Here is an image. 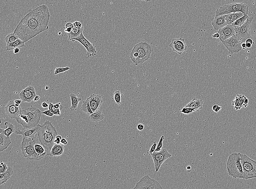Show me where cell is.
<instances>
[{"label": "cell", "instance_id": "1", "mask_svg": "<svg viewBox=\"0 0 256 189\" xmlns=\"http://www.w3.org/2000/svg\"><path fill=\"white\" fill-rule=\"evenodd\" d=\"M50 18V12L47 5H40L22 19L14 33L26 42L48 29Z\"/></svg>", "mask_w": 256, "mask_h": 189}, {"label": "cell", "instance_id": "2", "mask_svg": "<svg viewBox=\"0 0 256 189\" xmlns=\"http://www.w3.org/2000/svg\"><path fill=\"white\" fill-rule=\"evenodd\" d=\"M42 114L38 108L29 107L25 110H21L16 119L18 124L23 126V129L30 128L39 124Z\"/></svg>", "mask_w": 256, "mask_h": 189}, {"label": "cell", "instance_id": "3", "mask_svg": "<svg viewBox=\"0 0 256 189\" xmlns=\"http://www.w3.org/2000/svg\"><path fill=\"white\" fill-rule=\"evenodd\" d=\"M38 139L41 145L48 150H51L54 145V140L58 132L51 122L46 121L38 132Z\"/></svg>", "mask_w": 256, "mask_h": 189}, {"label": "cell", "instance_id": "4", "mask_svg": "<svg viewBox=\"0 0 256 189\" xmlns=\"http://www.w3.org/2000/svg\"><path fill=\"white\" fill-rule=\"evenodd\" d=\"M153 51L150 45L142 42L134 46L131 53L130 58L136 65L142 64L149 60Z\"/></svg>", "mask_w": 256, "mask_h": 189}, {"label": "cell", "instance_id": "5", "mask_svg": "<svg viewBox=\"0 0 256 189\" xmlns=\"http://www.w3.org/2000/svg\"><path fill=\"white\" fill-rule=\"evenodd\" d=\"M240 153L234 152L229 155L227 162V171L230 176L234 178L242 179V167Z\"/></svg>", "mask_w": 256, "mask_h": 189}, {"label": "cell", "instance_id": "6", "mask_svg": "<svg viewBox=\"0 0 256 189\" xmlns=\"http://www.w3.org/2000/svg\"><path fill=\"white\" fill-rule=\"evenodd\" d=\"M35 138H23L20 147L23 156L30 160H40L42 159L46 153L39 155L35 151L34 145L36 143Z\"/></svg>", "mask_w": 256, "mask_h": 189}, {"label": "cell", "instance_id": "7", "mask_svg": "<svg viewBox=\"0 0 256 189\" xmlns=\"http://www.w3.org/2000/svg\"><path fill=\"white\" fill-rule=\"evenodd\" d=\"M243 173L242 179L248 180L256 178V161L245 154L240 153Z\"/></svg>", "mask_w": 256, "mask_h": 189}, {"label": "cell", "instance_id": "8", "mask_svg": "<svg viewBox=\"0 0 256 189\" xmlns=\"http://www.w3.org/2000/svg\"><path fill=\"white\" fill-rule=\"evenodd\" d=\"M249 6L244 3H234L225 5L216 10L215 17L223 15H227L231 13L241 12L248 14Z\"/></svg>", "mask_w": 256, "mask_h": 189}, {"label": "cell", "instance_id": "9", "mask_svg": "<svg viewBox=\"0 0 256 189\" xmlns=\"http://www.w3.org/2000/svg\"><path fill=\"white\" fill-rule=\"evenodd\" d=\"M253 16L248 17L247 21L240 27L235 28V35L238 37L242 42L245 43L247 39H253L250 33L251 24L253 20Z\"/></svg>", "mask_w": 256, "mask_h": 189}, {"label": "cell", "instance_id": "10", "mask_svg": "<svg viewBox=\"0 0 256 189\" xmlns=\"http://www.w3.org/2000/svg\"><path fill=\"white\" fill-rule=\"evenodd\" d=\"M151 156L154 161L156 172H157L160 170L162 164L167 159L172 157V155L165 149H162L158 152L154 151Z\"/></svg>", "mask_w": 256, "mask_h": 189}, {"label": "cell", "instance_id": "11", "mask_svg": "<svg viewBox=\"0 0 256 189\" xmlns=\"http://www.w3.org/2000/svg\"><path fill=\"white\" fill-rule=\"evenodd\" d=\"M134 189H162L161 185L157 181L153 179L148 175H146L136 183Z\"/></svg>", "mask_w": 256, "mask_h": 189}, {"label": "cell", "instance_id": "12", "mask_svg": "<svg viewBox=\"0 0 256 189\" xmlns=\"http://www.w3.org/2000/svg\"><path fill=\"white\" fill-rule=\"evenodd\" d=\"M230 53L233 54L240 52L242 48V43L235 34L222 42Z\"/></svg>", "mask_w": 256, "mask_h": 189}, {"label": "cell", "instance_id": "13", "mask_svg": "<svg viewBox=\"0 0 256 189\" xmlns=\"http://www.w3.org/2000/svg\"><path fill=\"white\" fill-rule=\"evenodd\" d=\"M70 40L72 42L77 41L85 47L87 51L86 55L88 57H90L96 55L97 51L96 50V46L94 44L89 42L84 36L83 32L81 33L79 36L77 38L70 39Z\"/></svg>", "mask_w": 256, "mask_h": 189}, {"label": "cell", "instance_id": "14", "mask_svg": "<svg viewBox=\"0 0 256 189\" xmlns=\"http://www.w3.org/2000/svg\"><path fill=\"white\" fill-rule=\"evenodd\" d=\"M169 47L172 49L173 51L176 52L180 55H182L183 52L188 49L184 39L182 38L173 39Z\"/></svg>", "mask_w": 256, "mask_h": 189}, {"label": "cell", "instance_id": "15", "mask_svg": "<svg viewBox=\"0 0 256 189\" xmlns=\"http://www.w3.org/2000/svg\"><path fill=\"white\" fill-rule=\"evenodd\" d=\"M21 110V106H16L14 100L10 101L5 107V114L9 117L12 119H16Z\"/></svg>", "mask_w": 256, "mask_h": 189}, {"label": "cell", "instance_id": "16", "mask_svg": "<svg viewBox=\"0 0 256 189\" xmlns=\"http://www.w3.org/2000/svg\"><path fill=\"white\" fill-rule=\"evenodd\" d=\"M34 87L32 86L28 87L22 90L19 94V99L24 102H31L36 96Z\"/></svg>", "mask_w": 256, "mask_h": 189}, {"label": "cell", "instance_id": "17", "mask_svg": "<svg viewBox=\"0 0 256 189\" xmlns=\"http://www.w3.org/2000/svg\"><path fill=\"white\" fill-rule=\"evenodd\" d=\"M218 33L220 35V40L223 42L235 35V28L232 25H227L219 30Z\"/></svg>", "mask_w": 256, "mask_h": 189}, {"label": "cell", "instance_id": "18", "mask_svg": "<svg viewBox=\"0 0 256 189\" xmlns=\"http://www.w3.org/2000/svg\"><path fill=\"white\" fill-rule=\"evenodd\" d=\"M87 99L89 100V105L93 113L98 111L100 109L103 102L102 97L100 95L94 93L91 94L90 96Z\"/></svg>", "mask_w": 256, "mask_h": 189}, {"label": "cell", "instance_id": "19", "mask_svg": "<svg viewBox=\"0 0 256 189\" xmlns=\"http://www.w3.org/2000/svg\"><path fill=\"white\" fill-rule=\"evenodd\" d=\"M248 103V99L244 95H238L234 100L232 101V104L235 109L238 110L243 107H247Z\"/></svg>", "mask_w": 256, "mask_h": 189}, {"label": "cell", "instance_id": "20", "mask_svg": "<svg viewBox=\"0 0 256 189\" xmlns=\"http://www.w3.org/2000/svg\"><path fill=\"white\" fill-rule=\"evenodd\" d=\"M42 125L39 124L37 126L33 128L28 129H23V130H20L18 128L16 130L15 133L17 134L21 135L23 138H34L35 135L38 132L39 129Z\"/></svg>", "mask_w": 256, "mask_h": 189}, {"label": "cell", "instance_id": "21", "mask_svg": "<svg viewBox=\"0 0 256 189\" xmlns=\"http://www.w3.org/2000/svg\"><path fill=\"white\" fill-rule=\"evenodd\" d=\"M226 15L216 17L212 20V25L216 30H219L227 25L226 20Z\"/></svg>", "mask_w": 256, "mask_h": 189}, {"label": "cell", "instance_id": "22", "mask_svg": "<svg viewBox=\"0 0 256 189\" xmlns=\"http://www.w3.org/2000/svg\"><path fill=\"white\" fill-rule=\"evenodd\" d=\"M12 143L10 137H8L0 130V152L6 149Z\"/></svg>", "mask_w": 256, "mask_h": 189}, {"label": "cell", "instance_id": "23", "mask_svg": "<svg viewBox=\"0 0 256 189\" xmlns=\"http://www.w3.org/2000/svg\"><path fill=\"white\" fill-rule=\"evenodd\" d=\"M65 147L60 144H56L54 145L50 152L47 155L51 157H56L61 156L64 153Z\"/></svg>", "mask_w": 256, "mask_h": 189}, {"label": "cell", "instance_id": "24", "mask_svg": "<svg viewBox=\"0 0 256 189\" xmlns=\"http://www.w3.org/2000/svg\"><path fill=\"white\" fill-rule=\"evenodd\" d=\"M246 14L241 12H238L230 13L226 15V20L227 25H232L233 22L239 18L242 17Z\"/></svg>", "mask_w": 256, "mask_h": 189}, {"label": "cell", "instance_id": "25", "mask_svg": "<svg viewBox=\"0 0 256 189\" xmlns=\"http://www.w3.org/2000/svg\"><path fill=\"white\" fill-rule=\"evenodd\" d=\"M25 43L24 41L19 38L14 42L7 43L6 47V50L9 51L14 50L16 48L25 47Z\"/></svg>", "mask_w": 256, "mask_h": 189}, {"label": "cell", "instance_id": "26", "mask_svg": "<svg viewBox=\"0 0 256 189\" xmlns=\"http://www.w3.org/2000/svg\"><path fill=\"white\" fill-rule=\"evenodd\" d=\"M203 101L202 100L194 98L189 103L187 104L184 107L197 108L200 110L203 108Z\"/></svg>", "mask_w": 256, "mask_h": 189}, {"label": "cell", "instance_id": "27", "mask_svg": "<svg viewBox=\"0 0 256 189\" xmlns=\"http://www.w3.org/2000/svg\"><path fill=\"white\" fill-rule=\"evenodd\" d=\"M13 175V171L11 167H8V169L5 173H0V185L6 183Z\"/></svg>", "mask_w": 256, "mask_h": 189}, {"label": "cell", "instance_id": "28", "mask_svg": "<svg viewBox=\"0 0 256 189\" xmlns=\"http://www.w3.org/2000/svg\"><path fill=\"white\" fill-rule=\"evenodd\" d=\"M105 117V115L102 113V111L98 110L93 113L89 116V119L94 122H98L103 120Z\"/></svg>", "mask_w": 256, "mask_h": 189}, {"label": "cell", "instance_id": "29", "mask_svg": "<svg viewBox=\"0 0 256 189\" xmlns=\"http://www.w3.org/2000/svg\"><path fill=\"white\" fill-rule=\"evenodd\" d=\"M5 128L3 129L1 128L0 130L2 131L5 135L10 137L11 135L16 131L14 125L9 122H5Z\"/></svg>", "mask_w": 256, "mask_h": 189}, {"label": "cell", "instance_id": "30", "mask_svg": "<svg viewBox=\"0 0 256 189\" xmlns=\"http://www.w3.org/2000/svg\"><path fill=\"white\" fill-rule=\"evenodd\" d=\"M70 96L72 101V106L70 107L71 111H74L78 109V104L80 101L82 100V99L78 98L74 93H72L70 95Z\"/></svg>", "mask_w": 256, "mask_h": 189}, {"label": "cell", "instance_id": "31", "mask_svg": "<svg viewBox=\"0 0 256 189\" xmlns=\"http://www.w3.org/2000/svg\"><path fill=\"white\" fill-rule=\"evenodd\" d=\"M80 110L87 114L88 115H89L93 113L89 105V100L87 99L86 100H84L82 102L81 108H80Z\"/></svg>", "mask_w": 256, "mask_h": 189}, {"label": "cell", "instance_id": "32", "mask_svg": "<svg viewBox=\"0 0 256 189\" xmlns=\"http://www.w3.org/2000/svg\"><path fill=\"white\" fill-rule=\"evenodd\" d=\"M83 27H82L81 29H78L74 27L70 33H67L68 37V40L77 38L83 32Z\"/></svg>", "mask_w": 256, "mask_h": 189}, {"label": "cell", "instance_id": "33", "mask_svg": "<svg viewBox=\"0 0 256 189\" xmlns=\"http://www.w3.org/2000/svg\"><path fill=\"white\" fill-rule=\"evenodd\" d=\"M248 18V14H245L242 17L239 18V19L233 22L232 25L234 27V28L240 27L245 23Z\"/></svg>", "mask_w": 256, "mask_h": 189}, {"label": "cell", "instance_id": "34", "mask_svg": "<svg viewBox=\"0 0 256 189\" xmlns=\"http://www.w3.org/2000/svg\"><path fill=\"white\" fill-rule=\"evenodd\" d=\"M19 38L18 35L14 33H11L7 35L5 37V40L6 44L9 43H12L14 42L17 40Z\"/></svg>", "mask_w": 256, "mask_h": 189}, {"label": "cell", "instance_id": "35", "mask_svg": "<svg viewBox=\"0 0 256 189\" xmlns=\"http://www.w3.org/2000/svg\"><path fill=\"white\" fill-rule=\"evenodd\" d=\"M54 104L52 103H50L49 104V106H48V109L51 110L52 113H53L54 115L56 116H61V110L60 108H56L54 107Z\"/></svg>", "mask_w": 256, "mask_h": 189}, {"label": "cell", "instance_id": "36", "mask_svg": "<svg viewBox=\"0 0 256 189\" xmlns=\"http://www.w3.org/2000/svg\"><path fill=\"white\" fill-rule=\"evenodd\" d=\"M200 110L197 108H192L188 107H184L181 110V113L186 115H189L193 113V112H198Z\"/></svg>", "mask_w": 256, "mask_h": 189}, {"label": "cell", "instance_id": "37", "mask_svg": "<svg viewBox=\"0 0 256 189\" xmlns=\"http://www.w3.org/2000/svg\"><path fill=\"white\" fill-rule=\"evenodd\" d=\"M34 149L36 152L39 155H43L46 153V152H45L44 148L40 144L35 143Z\"/></svg>", "mask_w": 256, "mask_h": 189}, {"label": "cell", "instance_id": "38", "mask_svg": "<svg viewBox=\"0 0 256 189\" xmlns=\"http://www.w3.org/2000/svg\"><path fill=\"white\" fill-rule=\"evenodd\" d=\"M121 93L120 91L117 90L115 91L114 94V98L116 104L120 105L121 104Z\"/></svg>", "mask_w": 256, "mask_h": 189}, {"label": "cell", "instance_id": "39", "mask_svg": "<svg viewBox=\"0 0 256 189\" xmlns=\"http://www.w3.org/2000/svg\"><path fill=\"white\" fill-rule=\"evenodd\" d=\"M70 67L68 66H67L65 67H62V68H59V67H58V68H56L55 69V72H54V74H55V75H56L61 73L66 72V71L70 70Z\"/></svg>", "mask_w": 256, "mask_h": 189}, {"label": "cell", "instance_id": "40", "mask_svg": "<svg viewBox=\"0 0 256 189\" xmlns=\"http://www.w3.org/2000/svg\"><path fill=\"white\" fill-rule=\"evenodd\" d=\"M164 136H162L160 138L159 142L158 145H157L155 151L158 152L161 151L162 149L163 145V142L164 139Z\"/></svg>", "mask_w": 256, "mask_h": 189}, {"label": "cell", "instance_id": "41", "mask_svg": "<svg viewBox=\"0 0 256 189\" xmlns=\"http://www.w3.org/2000/svg\"><path fill=\"white\" fill-rule=\"evenodd\" d=\"M8 167L7 166V163L3 162H1L0 163V173H5L8 169Z\"/></svg>", "mask_w": 256, "mask_h": 189}, {"label": "cell", "instance_id": "42", "mask_svg": "<svg viewBox=\"0 0 256 189\" xmlns=\"http://www.w3.org/2000/svg\"><path fill=\"white\" fill-rule=\"evenodd\" d=\"M157 145L156 142H154L150 149L147 151V153L149 155H151L154 152L156 148Z\"/></svg>", "mask_w": 256, "mask_h": 189}, {"label": "cell", "instance_id": "43", "mask_svg": "<svg viewBox=\"0 0 256 189\" xmlns=\"http://www.w3.org/2000/svg\"><path fill=\"white\" fill-rule=\"evenodd\" d=\"M42 114H44V115H45L50 117H53L54 115V114L50 110H46V111H43L42 112Z\"/></svg>", "mask_w": 256, "mask_h": 189}, {"label": "cell", "instance_id": "44", "mask_svg": "<svg viewBox=\"0 0 256 189\" xmlns=\"http://www.w3.org/2000/svg\"><path fill=\"white\" fill-rule=\"evenodd\" d=\"M222 109V107L219 106L217 104H215L212 107V110L216 113H218Z\"/></svg>", "mask_w": 256, "mask_h": 189}, {"label": "cell", "instance_id": "45", "mask_svg": "<svg viewBox=\"0 0 256 189\" xmlns=\"http://www.w3.org/2000/svg\"><path fill=\"white\" fill-rule=\"evenodd\" d=\"M73 24L74 27L78 29H81L82 27H83L81 22L79 21H75Z\"/></svg>", "mask_w": 256, "mask_h": 189}, {"label": "cell", "instance_id": "46", "mask_svg": "<svg viewBox=\"0 0 256 189\" xmlns=\"http://www.w3.org/2000/svg\"><path fill=\"white\" fill-rule=\"evenodd\" d=\"M62 137L60 135H58L56 136L55 140H54V143L57 144H60L61 143V141L62 139Z\"/></svg>", "mask_w": 256, "mask_h": 189}, {"label": "cell", "instance_id": "47", "mask_svg": "<svg viewBox=\"0 0 256 189\" xmlns=\"http://www.w3.org/2000/svg\"><path fill=\"white\" fill-rule=\"evenodd\" d=\"M137 128L138 130L142 131L143 130L144 128V126L143 124L140 123V124H138Z\"/></svg>", "mask_w": 256, "mask_h": 189}, {"label": "cell", "instance_id": "48", "mask_svg": "<svg viewBox=\"0 0 256 189\" xmlns=\"http://www.w3.org/2000/svg\"><path fill=\"white\" fill-rule=\"evenodd\" d=\"M54 107L56 108H60L61 110L63 109V106L61 105V103L59 102L58 103L54 104Z\"/></svg>", "mask_w": 256, "mask_h": 189}, {"label": "cell", "instance_id": "49", "mask_svg": "<svg viewBox=\"0 0 256 189\" xmlns=\"http://www.w3.org/2000/svg\"><path fill=\"white\" fill-rule=\"evenodd\" d=\"M74 27L73 24L72 23V22H68L66 24V25H65V28H66L68 27H72L73 28Z\"/></svg>", "mask_w": 256, "mask_h": 189}, {"label": "cell", "instance_id": "50", "mask_svg": "<svg viewBox=\"0 0 256 189\" xmlns=\"http://www.w3.org/2000/svg\"><path fill=\"white\" fill-rule=\"evenodd\" d=\"M72 29L73 28L72 27L65 28V32H66L67 33H69L72 31Z\"/></svg>", "mask_w": 256, "mask_h": 189}, {"label": "cell", "instance_id": "51", "mask_svg": "<svg viewBox=\"0 0 256 189\" xmlns=\"http://www.w3.org/2000/svg\"><path fill=\"white\" fill-rule=\"evenodd\" d=\"M61 143L64 145H66L68 144V142L65 138H62L61 140Z\"/></svg>", "mask_w": 256, "mask_h": 189}, {"label": "cell", "instance_id": "52", "mask_svg": "<svg viewBox=\"0 0 256 189\" xmlns=\"http://www.w3.org/2000/svg\"><path fill=\"white\" fill-rule=\"evenodd\" d=\"M246 43H249L251 44L252 45L253 44L254 42L253 39L249 38L247 39L246 41Z\"/></svg>", "mask_w": 256, "mask_h": 189}, {"label": "cell", "instance_id": "53", "mask_svg": "<svg viewBox=\"0 0 256 189\" xmlns=\"http://www.w3.org/2000/svg\"><path fill=\"white\" fill-rule=\"evenodd\" d=\"M212 37L213 38H219L220 37V35L218 33H216L212 35Z\"/></svg>", "mask_w": 256, "mask_h": 189}, {"label": "cell", "instance_id": "54", "mask_svg": "<svg viewBox=\"0 0 256 189\" xmlns=\"http://www.w3.org/2000/svg\"><path fill=\"white\" fill-rule=\"evenodd\" d=\"M42 106L43 108H45L48 107V106H49V105H48L47 103L45 102H44L42 103Z\"/></svg>", "mask_w": 256, "mask_h": 189}, {"label": "cell", "instance_id": "55", "mask_svg": "<svg viewBox=\"0 0 256 189\" xmlns=\"http://www.w3.org/2000/svg\"><path fill=\"white\" fill-rule=\"evenodd\" d=\"M14 102L15 103L17 104L20 105L21 104L22 100H14Z\"/></svg>", "mask_w": 256, "mask_h": 189}, {"label": "cell", "instance_id": "56", "mask_svg": "<svg viewBox=\"0 0 256 189\" xmlns=\"http://www.w3.org/2000/svg\"><path fill=\"white\" fill-rule=\"evenodd\" d=\"M40 96H39V95H36V96H35L34 100H33V101H34V102H37V101L40 100Z\"/></svg>", "mask_w": 256, "mask_h": 189}, {"label": "cell", "instance_id": "57", "mask_svg": "<svg viewBox=\"0 0 256 189\" xmlns=\"http://www.w3.org/2000/svg\"><path fill=\"white\" fill-rule=\"evenodd\" d=\"M242 47L243 49L246 50L247 48L246 44V43H243L242 44Z\"/></svg>", "mask_w": 256, "mask_h": 189}, {"label": "cell", "instance_id": "58", "mask_svg": "<svg viewBox=\"0 0 256 189\" xmlns=\"http://www.w3.org/2000/svg\"><path fill=\"white\" fill-rule=\"evenodd\" d=\"M14 53L15 54H17L19 53L20 51L19 48H16L14 50Z\"/></svg>", "mask_w": 256, "mask_h": 189}, {"label": "cell", "instance_id": "59", "mask_svg": "<svg viewBox=\"0 0 256 189\" xmlns=\"http://www.w3.org/2000/svg\"><path fill=\"white\" fill-rule=\"evenodd\" d=\"M246 47L247 48H251L252 47V45L249 43H246Z\"/></svg>", "mask_w": 256, "mask_h": 189}, {"label": "cell", "instance_id": "60", "mask_svg": "<svg viewBox=\"0 0 256 189\" xmlns=\"http://www.w3.org/2000/svg\"><path fill=\"white\" fill-rule=\"evenodd\" d=\"M191 168L190 166H189L187 167V170L188 172H190L191 171Z\"/></svg>", "mask_w": 256, "mask_h": 189}, {"label": "cell", "instance_id": "61", "mask_svg": "<svg viewBox=\"0 0 256 189\" xmlns=\"http://www.w3.org/2000/svg\"><path fill=\"white\" fill-rule=\"evenodd\" d=\"M139 1H144L146 2H150L151 1H152V0H139Z\"/></svg>", "mask_w": 256, "mask_h": 189}, {"label": "cell", "instance_id": "62", "mask_svg": "<svg viewBox=\"0 0 256 189\" xmlns=\"http://www.w3.org/2000/svg\"><path fill=\"white\" fill-rule=\"evenodd\" d=\"M49 88H50V87H49V86H46L45 87V89H46V90H48V89H49Z\"/></svg>", "mask_w": 256, "mask_h": 189}]
</instances>
